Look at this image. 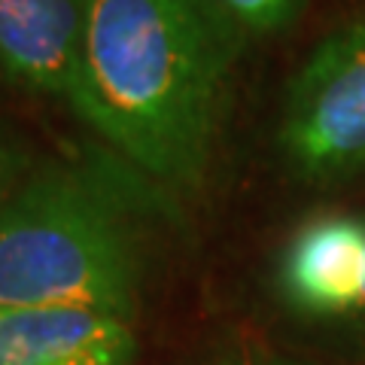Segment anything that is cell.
<instances>
[{"instance_id": "277c9868", "label": "cell", "mask_w": 365, "mask_h": 365, "mask_svg": "<svg viewBox=\"0 0 365 365\" xmlns=\"http://www.w3.org/2000/svg\"><path fill=\"white\" fill-rule=\"evenodd\" d=\"M274 289L307 319L365 323V213L307 216L274 259Z\"/></svg>"}, {"instance_id": "52a82bcc", "label": "cell", "mask_w": 365, "mask_h": 365, "mask_svg": "<svg viewBox=\"0 0 365 365\" xmlns=\"http://www.w3.org/2000/svg\"><path fill=\"white\" fill-rule=\"evenodd\" d=\"M213 4L241 28L244 37L247 34L265 37L289 28L302 16L307 0H213Z\"/></svg>"}, {"instance_id": "3957f363", "label": "cell", "mask_w": 365, "mask_h": 365, "mask_svg": "<svg viewBox=\"0 0 365 365\" xmlns=\"http://www.w3.org/2000/svg\"><path fill=\"white\" fill-rule=\"evenodd\" d=\"M277 150L307 186L365 180V19L319 40L292 73Z\"/></svg>"}, {"instance_id": "6da1fadb", "label": "cell", "mask_w": 365, "mask_h": 365, "mask_svg": "<svg viewBox=\"0 0 365 365\" xmlns=\"http://www.w3.org/2000/svg\"><path fill=\"white\" fill-rule=\"evenodd\" d=\"M241 40L213 0H88L67 107L140 174L195 186Z\"/></svg>"}, {"instance_id": "ba28073f", "label": "cell", "mask_w": 365, "mask_h": 365, "mask_svg": "<svg viewBox=\"0 0 365 365\" xmlns=\"http://www.w3.org/2000/svg\"><path fill=\"white\" fill-rule=\"evenodd\" d=\"M25 174H28V165L21 162L16 143L0 131V204L13 195V189L19 186V180Z\"/></svg>"}, {"instance_id": "8992f818", "label": "cell", "mask_w": 365, "mask_h": 365, "mask_svg": "<svg viewBox=\"0 0 365 365\" xmlns=\"http://www.w3.org/2000/svg\"><path fill=\"white\" fill-rule=\"evenodd\" d=\"M88 0H0V79L71 101Z\"/></svg>"}, {"instance_id": "5b68a950", "label": "cell", "mask_w": 365, "mask_h": 365, "mask_svg": "<svg viewBox=\"0 0 365 365\" xmlns=\"http://www.w3.org/2000/svg\"><path fill=\"white\" fill-rule=\"evenodd\" d=\"M131 319L91 307H0V365H131Z\"/></svg>"}, {"instance_id": "7a4b0ae2", "label": "cell", "mask_w": 365, "mask_h": 365, "mask_svg": "<svg viewBox=\"0 0 365 365\" xmlns=\"http://www.w3.org/2000/svg\"><path fill=\"white\" fill-rule=\"evenodd\" d=\"M134 201L110 174L55 162L0 204V307H91L131 319L146 247Z\"/></svg>"}]
</instances>
